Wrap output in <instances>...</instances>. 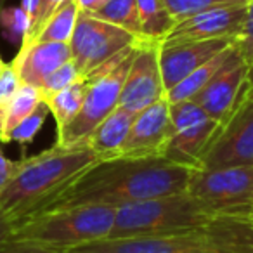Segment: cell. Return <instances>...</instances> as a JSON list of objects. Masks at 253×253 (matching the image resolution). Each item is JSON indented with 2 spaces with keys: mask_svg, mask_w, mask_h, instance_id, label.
<instances>
[{
  "mask_svg": "<svg viewBox=\"0 0 253 253\" xmlns=\"http://www.w3.org/2000/svg\"><path fill=\"white\" fill-rule=\"evenodd\" d=\"M194 170L196 169L167 162L160 156H116L97 160L75 177L43 211L82 205H108L118 208L126 203L184 193Z\"/></svg>",
  "mask_w": 253,
  "mask_h": 253,
  "instance_id": "cell-1",
  "label": "cell"
},
{
  "mask_svg": "<svg viewBox=\"0 0 253 253\" xmlns=\"http://www.w3.org/2000/svg\"><path fill=\"white\" fill-rule=\"evenodd\" d=\"M97 162L87 144L77 148L52 146L47 151L16 162L9 182L0 191V207L16 225L43 211L50 201Z\"/></svg>",
  "mask_w": 253,
  "mask_h": 253,
  "instance_id": "cell-2",
  "label": "cell"
},
{
  "mask_svg": "<svg viewBox=\"0 0 253 253\" xmlns=\"http://www.w3.org/2000/svg\"><path fill=\"white\" fill-rule=\"evenodd\" d=\"M66 253H253V220L217 218L172 234L99 239Z\"/></svg>",
  "mask_w": 253,
  "mask_h": 253,
  "instance_id": "cell-3",
  "label": "cell"
},
{
  "mask_svg": "<svg viewBox=\"0 0 253 253\" xmlns=\"http://www.w3.org/2000/svg\"><path fill=\"white\" fill-rule=\"evenodd\" d=\"M116 208L108 205H82L59 208L30 217L16 225L11 239L68 252L77 246L109 238Z\"/></svg>",
  "mask_w": 253,
  "mask_h": 253,
  "instance_id": "cell-4",
  "label": "cell"
},
{
  "mask_svg": "<svg viewBox=\"0 0 253 253\" xmlns=\"http://www.w3.org/2000/svg\"><path fill=\"white\" fill-rule=\"evenodd\" d=\"M213 220H217V217L205 210L193 196L187 194V191H184L118 207L109 238L172 234L203 227Z\"/></svg>",
  "mask_w": 253,
  "mask_h": 253,
  "instance_id": "cell-5",
  "label": "cell"
},
{
  "mask_svg": "<svg viewBox=\"0 0 253 253\" xmlns=\"http://www.w3.org/2000/svg\"><path fill=\"white\" fill-rule=\"evenodd\" d=\"M137 42L126 47L108 64L87 77V92L82 109L64 128L57 132L56 146L64 149L85 146L95 126L118 108L123 82L130 68Z\"/></svg>",
  "mask_w": 253,
  "mask_h": 253,
  "instance_id": "cell-6",
  "label": "cell"
},
{
  "mask_svg": "<svg viewBox=\"0 0 253 253\" xmlns=\"http://www.w3.org/2000/svg\"><path fill=\"white\" fill-rule=\"evenodd\" d=\"M186 191L213 217L253 220V165L196 169Z\"/></svg>",
  "mask_w": 253,
  "mask_h": 253,
  "instance_id": "cell-7",
  "label": "cell"
},
{
  "mask_svg": "<svg viewBox=\"0 0 253 253\" xmlns=\"http://www.w3.org/2000/svg\"><path fill=\"white\" fill-rule=\"evenodd\" d=\"M218 130V123L194 101L173 102L170 104V137L162 158L189 169H201L205 153Z\"/></svg>",
  "mask_w": 253,
  "mask_h": 253,
  "instance_id": "cell-8",
  "label": "cell"
},
{
  "mask_svg": "<svg viewBox=\"0 0 253 253\" xmlns=\"http://www.w3.org/2000/svg\"><path fill=\"white\" fill-rule=\"evenodd\" d=\"M137 40V37L132 33L102 21L90 12L80 11L68 45L71 61L78 68L82 77L87 78L126 47L134 45Z\"/></svg>",
  "mask_w": 253,
  "mask_h": 253,
  "instance_id": "cell-9",
  "label": "cell"
},
{
  "mask_svg": "<svg viewBox=\"0 0 253 253\" xmlns=\"http://www.w3.org/2000/svg\"><path fill=\"white\" fill-rule=\"evenodd\" d=\"M165 94L167 90L160 70V43L139 40L123 82L118 106L135 115L165 99Z\"/></svg>",
  "mask_w": 253,
  "mask_h": 253,
  "instance_id": "cell-10",
  "label": "cell"
},
{
  "mask_svg": "<svg viewBox=\"0 0 253 253\" xmlns=\"http://www.w3.org/2000/svg\"><path fill=\"white\" fill-rule=\"evenodd\" d=\"M248 73L250 66L234 47L231 59L193 101L222 128L246 99Z\"/></svg>",
  "mask_w": 253,
  "mask_h": 253,
  "instance_id": "cell-11",
  "label": "cell"
},
{
  "mask_svg": "<svg viewBox=\"0 0 253 253\" xmlns=\"http://www.w3.org/2000/svg\"><path fill=\"white\" fill-rule=\"evenodd\" d=\"M253 165V101L246 97L207 149L201 169Z\"/></svg>",
  "mask_w": 253,
  "mask_h": 253,
  "instance_id": "cell-12",
  "label": "cell"
},
{
  "mask_svg": "<svg viewBox=\"0 0 253 253\" xmlns=\"http://www.w3.org/2000/svg\"><path fill=\"white\" fill-rule=\"evenodd\" d=\"M246 2L231 5H218L175 23L160 45L201 42L211 39H236L245 19Z\"/></svg>",
  "mask_w": 253,
  "mask_h": 253,
  "instance_id": "cell-13",
  "label": "cell"
},
{
  "mask_svg": "<svg viewBox=\"0 0 253 253\" xmlns=\"http://www.w3.org/2000/svg\"><path fill=\"white\" fill-rule=\"evenodd\" d=\"M170 137V104L169 101L155 102L135 113L130 132L120 156L128 158H153L160 156Z\"/></svg>",
  "mask_w": 253,
  "mask_h": 253,
  "instance_id": "cell-14",
  "label": "cell"
},
{
  "mask_svg": "<svg viewBox=\"0 0 253 253\" xmlns=\"http://www.w3.org/2000/svg\"><path fill=\"white\" fill-rule=\"evenodd\" d=\"M231 45H234V39H211L201 42L160 45V70L165 90L172 88L196 68L208 63L211 57Z\"/></svg>",
  "mask_w": 253,
  "mask_h": 253,
  "instance_id": "cell-15",
  "label": "cell"
},
{
  "mask_svg": "<svg viewBox=\"0 0 253 253\" xmlns=\"http://www.w3.org/2000/svg\"><path fill=\"white\" fill-rule=\"evenodd\" d=\"M70 59L71 54L68 43L33 42L19 49L11 66L23 85L40 88L54 70H57L61 64L68 63Z\"/></svg>",
  "mask_w": 253,
  "mask_h": 253,
  "instance_id": "cell-16",
  "label": "cell"
},
{
  "mask_svg": "<svg viewBox=\"0 0 253 253\" xmlns=\"http://www.w3.org/2000/svg\"><path fill=\"white\" fill-rule=\"evenodd\" d=\"M134 116V113L118 106L111 115H108L95 126L85 144L97 156V160H109L120 156L126 135L130 132Z\"/></svg>",
  "mask_w": 253,
  "mask_h": 253,
  "instance_id": "cell-17",
  "label": "cell"
},
{
  "mask_svg": "<svg viewBox=\"0 0 253 253\" xmlns=\"http://www.w3.org/2000/svg\"><path fill=\"white\" fill-rule=\"evenodd\" d=\"M232 52H234V45L227 47L225 50H222L220 54H217L215 57H211L208 63L201 64L200 68L187 75L184 80H180L177 85H173L172 88H169L165 94L167 101L170 104L173 102H184V101H193L208 84L210 80L224 68V64L231 59Z\"/></svg>",
  "mask_w": 253,
  "mask_h": 253,
  "instance_id": "cell-18",
  "label": "cell"
},
{
  "mask_svg": "<svg viewBox=\"0 0 253 253\" xmlns=\"http://www.w3.org/2000/svg\"><path fill=\"white\" fill-rule=\"evenodd\" d=\"M141 25V40L160 43L170 30L175 26V19L172 18L163 0H135Z\"/></svg>",
  "mask_w": 253,
  "mask_h": 253,
  "instance_id": "cell-19",
  "label": "cell"
},
{
  "mask_svg": "<svg viewBox=\"0 0 253 253\" xmlns=\"http://www.w3.org/2000/svg\"><path fill=\"white\" fill-rule=\"evenodd\" d=\"M85 92H87V78H80L78 82L71 84L70 87L42 99L49 108L50 115L56 120L57 132L64 128L78 115L82 104H84Z\"/></svg>",
  "mask_w": 253,
  "mask_h": 253,
  "instance_id": "cell-20",
  "label": "cell"
},
{
  "mask_svg": "<svg viewBox=\"0 0 253 253\" xmlns=\"http://www.w3.org/2000/svg\"><path fill=\"white\" fill-rule=\"evenodd\" d=\"M78 14H80V9L75 4V0H66L45 21V25L42 26L40 33L37 35L35 42L70 43Z\"/></svg>",
  "mask_w": 253,
  "mask_h": 253,
  "instance_id": "cell-21",
  "label": "cell"
},
{
  "mask_svg": "<svg viewBox=\"0 0 253 253\" xmlns=\"http://www.w3.org/2000/svg\"><path fill=\"white\" fill-rule=\"evenodd\" d=\"M42 102V95L40 90L32 85H19L18 92L14 94L12 101L9 102L7 109L2 118V125H0V141L5 142L7 135L14 130L16 126L30 115L35 111L37 106Z\"/></svg>",
  "mask_w": 253,
  "mask_h": 253,
  "instance_id": "cell-22",
  "label": "cell"
},
{
  "mask_svg": "<svg viewBox=\"0 0 253 253\" xmlns=\"http://www.w3.org/2000/svg\"><path fill=\"white\" fill-rule=\"evenodd\" d=\"M90 14L132 33L141 40V25L135 0H106L97 11Z\"/></svg>",
  "mask_w": 253,
  "mask_h": 253,
  "instance_id": "cell-23",
  "label": "cell"
},
{
  "mask_svg": "<svg viewBox=\"0 0 253 253\" xmlns=\"http://www.w3.org/2000/svg\"><path fill=\"white\" fill-rule=\"evenodd\" d=\"M49 108H47L45 102H40L39 106L35 108V111L30 113L14 130L7 135L5 142H18V144H30L33 142V139L37 137L40 130H42L43 123L47 120V115H49Z\"/></svg>",
  "mask_w": 253,
  "mask_h": 253,
  "instance_id": "cell-24",
  "label": "cell"
},
{
  "mask_svg": "<svg viewBox=\"0 0 253 253\" xmlns=\"http://www.w3.org/2000/svg\"><path fill=\"white\" fill-rule=\"evenodd\" d=\"M163 2H165L172 18L175 19V23H179L182 19L189 18V16L207 11V9L218 7V5L243 4L246 0H163Z\"/></svg>",
  "mask_w": 253,
  "mask_h": 253,
  "instance_id": "cell-25",
  "label": "cell"
},
{
  "mask_svg": "<svg viewBox=\"0 0 253 253\" xmlns=\"http://www.w3.org/2000/svg\"><path fill=\"white\" fill-rule=\"evenodd\" d=\"M0 30L5 39L11 42L21 43L30 30V19L21 7H7L0 12Z\"/></svg>",
  "mask_w": 253,
  "mask_h": 253,
  "instance_id": "cell-26",
  "label": "cell"
},
{
  "mask_svg": "<svg viewBox=\"0 0 253 253\" xmlns=\"http://www.w3.org/2000/svg\"><path fill=\"white\" fill-rule=\"evenodd\" d=\"M80 78H84V77H82V73L78 71V68L75 66L73 61L70 59L68 63L61 64L57 70H54L52 73L45 78L42 87L39 88L40 95H42V99H43V97H47V95L56 94V92L63 90V88L70 87L71 84L78 82Z\"/></svg>",
  "mask_w": 253,
  "mask_h": 253,
  "instance_id": "cell-27",
  "label": "cell"
},
{
  "mask_svg": "<svg viewBox=\"0 0 253 253\" xmlns=\"http://www.w3.org/2000/svg\"><path fill=\"white\" fill-rule=\"evenodd\" d=\"M234 47L250 68H253V0H246V12L239 33L234 39Z\"/></svg>",
  "mask_w": 253,
  "mask_h": 253,
  "instance_id": "cell-28",
  "label": "cell"
},
{
  "mask_svg": "<svg viewBox=\"0 0 253 253\" xmlns=\"http://www.w3.org/2000/svg\"><path fill=\"white\" fill-rule=\"evenodd\" d=\"M66 0H40L39 4V11H37V16L35 19H33L32 26H30L28 33H26V37L23 39L21 42V47L23 45H30V43L35 42L37 35L40 33V30H42V26L45 25L47 19L52 16V12L56 11L59 5H63Z\"/></svg>",
  "mask_w": 253,
  "mask_h": 253,
  "instance_id": "cell-29",
  "label": "cell"
},
{
  "mask_svg": "<svg viewBox=\"0 0 253 253\" xmlns=\"http://www.w3.org/2000/svg\"><path fill=\"white\" fill-rule=\"evenodd\" d=\"M19 85H21V82H19L18 75L12 70L11 64H7L2 75H0V125H2L5 109H7L9 102L12 101L14 94L18 92Z\"/></svg>",
  "mask_w": 253,
  "mask_h": 253,
  "instance_id": "cell-30",
  "label": "cell"
},
{
  "mask_svg": "<svg viewBox=\"0 0 253 253\" xmlns=\"http://www.w3.org/2000/svg\"><path fill=\"white\" fill-rule=\"evenodd\" d=\"M0 253H66L61 250H54L49 246L35 245V243H25V241H16V239H9L7 243L0 246Z\"/></svg>",
  "mask_w": 253,
  "mask_h": 253,
  "instance_id": "cell-31",
  "label": "cell"
},
{
  "mask_svg": "<svg viewBox=\"0 0 253 253\" xmlns=\"http://www.w3.org/2000/svg\"><path fill=\"white\" fill-rule=\"evenodd\" d=\"M14 229H16V224L9 218V215L4 211V208L0 207V246L12 238Z\"/></svg>",
  "mask_w": 253,
  "mask_h": 253,
  "instance_id": "cell-32",
  "label": "cell"
},
{
  "mask_svg": "<svg viewBox=\"0 0 253 253\" xmlns=\"http://www.w3.org/2000/svg\"><path fill=\"white\" fill-rule=\"evenodd\" d=\"M14 167H16V162L9 160L4 153L0 151V191L4 189L5 184L9 182L12 172H14Z\"/></svg>",
  "mask_w": 253,
  "mask_h": 253,
  "instance_id": "cell-33",
  "label": "cell"
},
{
  "mask_svg": "<svg viewBox=\"0 0 253 253\" xmlns=\"http://www.w3.org/2000/svg\"><path fill=\"white\" fill-rule=\"evenodd\" d=\"M39 4H40V0H21V5L19 7L25 11V14L28 16L30 19V26H32L33 19H35L37 16V11H39Z\"/></svg>",
  "mask_w": 253,
  "mask_h": 253,
  "instance_id": "cell-34",
  "label": "cell"
},
{
  "mask_svg": "<svg viewBox=\"0 0 253 253\" xmlns=\"http://www.w3.org/2000/svg\"><path fill=\"white\" fill-rule=\"evenodd\" d=\"M106 0H75V4L78 5L82 12H94L104 4Z\"/></svg>",
  "mask_w": 253,
  "mask_h": 253,
  "instance_id": "cell-35",
  "label": "cell"
},
{
  "mask_svg": "<svg viewBox=\"0 0 253 253\" xmlns=\"http://www.w3.org/2000/svg\"><path fill=\"white\" fill-rule=\"evenodd\" d=\"M246 97L253 101V68H250L248 73V94H246Z\"/></svg>",
  "mask_w": 253,
  "mask_h": 253,
  "instance_id": "cell-36",
  "label": "cell"
},
{
  "mask_svg": "<svg viewBox=\"0 0 253 253\" xmlns=\"http://www.w3.org/2000/svg\"><path fill=\"white\" fill-rule=\"evenodd\" d=\"M5 66H7V64H5L4 61H2V57H0V75H2V71L5 70Z\"/></svg>",
  "mask_w": 253,
  "mask_h": 253,
  "instance_id": "cell-37",
  "label": "cell"
},
{
  "mask_svg": "<svg viewBox=\"0 0 253 253\" xmlns=\"http://www.w3.org/2000/svg\"><path fill=\"white\" fill-rule=\"evenodd\" d=\"M4 2L5 0H0V12H2V9H4Z\"/></svg>",
  "mask_w": 253,
  "mask_h": 253,
  "instance_id": "cell-38",
  "label": "cell"
}]
</instances>
